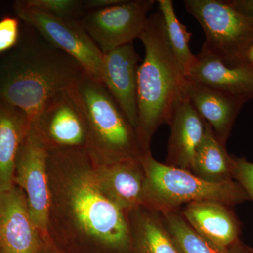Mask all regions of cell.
Instances as JSON below:
<instances>
[{
    "label": "cell",
    "mask_w": 253,
    "mask_h": 253,
    "mask_svg": "<svg viewBox=\"0 0 253 253\" xmlns=\"http://www.w3.org/2000/svg\"><path fill=\"white\" fill-rule=\"evenodd\" d=\"M49 230H63L116 251L133 243L129 214L100 190L85 148L49 149Z\"/></svg>",
    "instance_id": "obj_1"
},
{
    "label": "cell",
    "mask_w": 253,
    "mask_h": 253,
    "mask_svg": "<svg viewBox=\"0 0 253 253\" xmlns=\"http://www.w3.org/2000/svg\"><path fill=\"white\" fill-rule=\"evenodd\" d=\"M84 73L76 60L40 35L0 61V99L26 113L32 123L51 98L71 89Z\"/></svg>",
    "instance_id": "obj_2"
},
{
    "label": "cell",
    "mask_w": 253,
    "mask_h": 253,
    "mask_svg": "<svg viewBox=\"0 0 253 253\" xmlns=\"http://www.w3.org/2000/svg\"><path fill=\"white\" fill-rule=\"evenodd\" d=\"M139 39L145 56L138 68L136 132L145 153L151 151L158 127L170 122L176 103L185 95L188 76L169 45L161 13L150 15Z\"/></svg>",
    "instance_id": "obj_3"
},
{
    "label": "cell",
    "mask_w": 253,
    "mask_h": 253,
    "mask_svg": "<svg viewBox=\"0 0 253 253\" xmlns=\"http://www.w3.org/2000/svg\"><path fill=\"white\" fill-rule=\"evenodd\" d=\"M70 89L85 118V149L94 164L141 157L135 129L104 84L84 73Z\"/></svg>",
    "instance_id": "obj_4"
},
{
    "label": "cell",
    "mask_w": 253,
    "mask_h": 253,
    "mask_svg": "<svg viewBox=\"0 0 253 253\" xmlns=\"http://www.w3.org/2000/svg\"><path fill=\"white\" fill-rule=\"evenodd\" d=\"M140 161L146 175L143 207L161 214L180 211L192 203L212 201L231 208L250 200L235 180L210 182L189 170L159 162L151 151L141 155Z\"/></svg>",
    "instance_id": "obj_5"
},
{
    "label": "cell",
    "mask_w": 253,
    "mask_h": 253,
    "mask_svg": "<svg viewBox=\"0 0 253 253\" xmlns=\"http://www.w3.org/2000/svg\"><path fill=\"white\" fill-rule=\"evenodd\" d=\"M186 11L204 30L203 49L230 67L240 66L253 41V18L247 17L226 0H186Z\"/></svg>",
    "instance_id": "obj_6"
},
{
    "label": "cell",
    "mask_w": 253,
    "mask_h": 253,
    "mask_svg": "<svg viewBox=\"0 0 253 253\" xmlns=\"http://www.w3.org/2000/svg\"><path fill=\"white\" fill-rule=\"evenodd\" d=\"M14 11L50 44L76 60L89 77L103 84L104 54L79 21L49 16L26 6L23 1L15 2Z\"/></svg>",
    "instance_id": "obj_7"
},
{
    "label": "cell",
    "mask_w": 253,
    "mask_h": 253,
    "mask_svg": "<svg viewBox=\"0 0 253 253\" xmlns=\"http://www.w3.org/2000/svg\"><path fill=\"white\" fill-rule=\"evenodd\" d=\"M48 156L49 149L31 126L16 159L14 184L25 193L32 219L46 241L49 239Z\"/></svg>",
    "instance_id": "obj_8"
},
{
    "label": "cell",
    "mask_w": 253,
    "mask_h": 253,
    "mask_svg": "<svg viewBox=\"0 0 253 253\" xmlns=\"http://www.w3.org/2000/svg\"><path fill=\"white\" fill-rule=\"evenodd\" d=\"M154 0H125L121 4L87 13L80 23L104 54L132 44L147 23Z\"/></svg>",
    "instance_id": "obj_9"
},
{
    "label": "cell",
    "mask_w": 253,
    "mask_h": 253,
    "mask_svg": "<svg viewBox=\"0 0 253 253\" xmlns=\"http://www.w3.org/2000/svg\"><path fill=\"white\" fill-rule=\"evenodd\" d=\"M31 126L48 149L85 148L87 129L84 114L71 89L48 101Z\"/></svg>",
    "instance_id": "obj_10"
},
{
    "label": "cell",
    "mask_w": 253,
    "mask_h": 253,
    "mask_svg": "<svg viewBox=\"0 0 253 253\" xmlns=\"http://www.w3.org/2000/svg\"><path fill=\"white\" fill-rule=\"evenodd\" d=\"M42 241L23 190L14 184L0 193L1 253H40Z\"/></svg>",
    "instance_id": "obj_11"
},
{
    "label": "cell",
    "mask_w": 253,
    "mask_h": 253,
    "mask_svg": "<svg viewBox=\"0 0 253 253\" xmlns=\"http://www.w3.org/2000/svg\"><path fill=\"white\" fill-rule=\"evenodd\" d=\"M94 172L101 192L125 212L143 207L146 175L140 158L94 164Z\"/></svg>",
    "instance_id": "obj_12"
},
{
    "label": "cell",
    "mask_w": 253,
    "mask_h": 253,
    "mask_svg": "<svg viewBox=\"0 0 253 253\" xmlns=\"http://www.w3.org/2000/svg\"><path fill=\"white\" fill-rule=\"evenodd\" d=\"M139 56L132 44L104 55L103 84L133 127L138 123L137 73Z\"/></svg>",
    "instance_id": "obj_13"
},
{
    "label": "cell",
    "mask_w": 253,
    "mask_h": 253,
    "mask_svg": "<svg viewBox=\"0 0 253 253\" xmlns=\"http://www.w3.org/2000/svg\"><path fill=\"white\" fill-rule=\"evenodd\" d=\"M169 125L171 132L165 164L191 172L195 153L204 136L206 123L186 94L176 103Z\"/></svg>",
    "instance_id": "obj_14"
},
{
    "label": "cell",
    "mask_w": 253,
    "mask_h": 253,
    "mask_svg": "<svg viewBox=\"0 0 253 253\" xmlns=\"http://www.w3.org/2000/svg\"><path fill=\"white\" fill-rule=\"evenodd\" d=\"M185 94L196 111L212 128L217 139L226 145L236 118L247 101L211 89L189 78Z\"/></svg>",
    "instance_id": "obj_15"
},
{
    "label": "cell",
    "mask_w": 253,
    "mask_h": 253,
    "mask_svg": "<svg viewBox=\"0 0 253 253\" xmlns=\"http://www.w3.org/2000/svg\"><path fill=\"white\" fill-rule=\"evenodd\" d=\"M180 211L188 224L219 251H225L239 240V221L228 206L202 201L186 205Z\"/></svg>",
    "instance_id": "obj_16"
},
{
    "label": "cell",
    "mask_w": 253,
    "mask_h": 253,
    "mask_svg": "<svg viewBox=\"0 0 253 253\" xmlns=\"http://www.w3.org/2000/svg\"><path fill=\"white\" fill-rule=\"evenodd\" d=\"M196 58L187 74L190 79L246 101L253 99V72L249 68L226 66L203 48Z\"/></svg>",
    "instance_id": "obj_17"
},
{
    "label": "cell",
    "mask_w": 253,
    "mask_h": 253,
    "mask_svg": "<svg viewBox=\"0 0 253 253\" xmlns=\"http://www.w3.org/2000/svg\"><path fill=\"white\" fill-rule=\"evenodd\" d=\"M31 126L26 113L0 99V193L14 186L16 159Z\"/></svg>",
    "instance_id": "obj_18"
},
{
    "label": "cell",
    "mask_w": 253,
    "mask_h": 253,
    "mask_svg": "<svg viewBox=\"0 0 253 253\" xmlns=\"http://www.w3.org/2000/svg\"><path fill=\"white\" fill-rule=\"evenodd\" d=\"M139 253H181L161 213L141 207L129 213Z\"/></svg>",
    "instance_id": "obj_19"
},
{
    "label": "cell",
    "mask_w": 253,
    "mask_h": 253,
    "mask_svg": "<svg viewBox=\"0 0 253 253\" xmlns=\"http://www.w3.org/2000/svg\"><path fill=\"white\" fill-rule=\"evenodd\" d=\"M234 158L228 154L226 145L217 139L212 128L206 125L202 140L195 153L191 172L210 182L234 180Z\"/></svg>",
    "instance_id": "obj_20"
},
{
    "label": "cell",
    "mask_w": 253,
    "mask_h": 253,
    "mask_svg": "<svg viewBox=\"0 0 253 253\" xmlns=\"http://www.w3.org/2000/svg\"><path fill=\"white\" fill-rule=\"evenodd\" d=\"M158 4L169 45L187 75L196 60L189 46L192 33L176 16L172 0H158Z\"/></svg>",
    "instance_id": "obj_21"
},
{
    "label": "cell",
    "mask_w": 253,
    "mask_h": 253,
    "mask_svg": "<svg viewBox=\"0 0 253 253\" xmlns=\"http://www.w3.org/2000/svg\"><path fill=\"white\" fill-rule=\"evenodd\" d=\"M161 215L181 253H223L200 236L188 224L180 211L163 213Z\"/></svg>",
    "instance_id": "obj_22"
},
{
    "label": "cell",
    "mask_w": 253,
    "mask_h": 253,
    "mask_svg": "<svg viewBox=\"0 0 253 253\" xmlns=\"http://www.w3.org/2000/svg\"><path fill=\"white\" fill-rule=\"evenodd\" d=\"M23 2L56 18L80 21L86 14L83 1L80 0H23Z\"/></svg>",
    "instance_id": "obj_23"
},
{
    "label": "cell",
    "mask_w": 253,
    "mask_h": 253,
    "mask_svg": "<svg viewBox=\"0 0 253 253\" xmlns=\"http://www.w3.org/2000/svg\"><path fill=\"white\" fill-rule=\"evenodd\" d=\"M232 176L253 202V163L244 158H234Z\"/></svg>",
    "instance_id": "obj_24"
},
{
    "label": "cell",
    "mask_w": 253,
    "mask_h": 253,
    "mask_svg": "<svg viewBox=\"0 0 253 253\" xmlns=\"http://www.w3.org/2000/svg\"><path fill=\"white\" fill-rule=\"evenodd\" d=\"M19 38L17 18L5 17L0 21V54L14 47Z\"/></svg>",
    "instance_id": "obj_25"
},
{
    "label": "cell",
    "mask_w": 253,
    "mask_h": 253,
    "mask_svg": "<svg viewBox=\"0 0 253 253\" xmlns=\"http://www.w3.org/2000/svg\"><path fill=\"white\" fill-rule=\"evenodd\" d=\"M125 0H86L83 1V4L85 10H91V11H97L106 9L121 4Z\"/></svg>",
    "instance_id": "obj_26"
},
{
    "label": "cell",
    "mask_w": 253,
    "mask_h": 253,
    "mask_svg": "<svg viewBox=\"0 0 253 253\" xmlns=\"http://www.w3.org/2000/svg\"><path fill=\"white\" fill-rule=\"evenodd\" d=\"M230 6L239 13L253 18V0H226Z\"/></svg>",
    "instance_id": "obj_27"
},
{
    "label": "cell",
    "mask_w": 253,
    "mask_h": 253,
    "mask_svg": "<svg viewBox=\"0 0 253 253\" xmlns=\"http://www.w3.org/2000/svg\"><path fill=\"white\" fill-rule=\"evenodd\" d=\"M241 66H246L253 72V41L243 56Z\"/></svg>",
    "instance_id": "obj_28"
},
{
    "label": "cell",
    "mask_w": 253,
    "mask_h": 253,
    "mask_svg": "<svg viewBox=\"0 0 253 253\" xmlns=\"http://www.w3.org/2000/svg\"><path fill=\"white\" fill-rule=\"evenodd\" d=\"M230 248H231V252L228 253L226 250H225V251H223V253H249L247 251H243L242 249H238L237 241H236L235 244L230 246Z\"/></svg>",
    "instance_id": "obj_29"
},
{
    "label": "cell",
    "mask_w": 253,
    "mask_h": 253,
    "mask_svg": "<svg viewBox=\"0 0 253 253\" xmlns=\"http://www.w3.org/2000/svg\"><path fill=\"white\" fill-rule=\"evenodd\" d=\"M44 253H56V251H51V250H49V249H47L46 250L45 252H44Z\"/></svg>",
    "instance_id": "obj_30"
},
{
    "label": "cell",
    "mask_w": 253,
    "mask_h": 253,
    "mask_svg": "<svg viewBox=\"0 0 253 253\" xmlns=\"http://www.w3.org/2000/svg\"><path fill=\"white\" fill-rule=\"evenodd\" d=\"M0 253H1V246H0Z\"/></svg>",
    "instance_id": "obj_31"
}]
</instances>
